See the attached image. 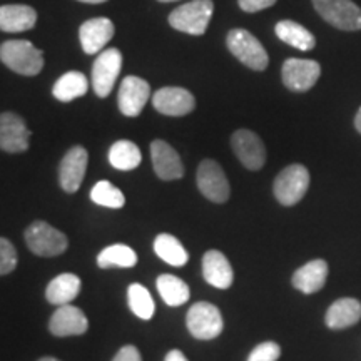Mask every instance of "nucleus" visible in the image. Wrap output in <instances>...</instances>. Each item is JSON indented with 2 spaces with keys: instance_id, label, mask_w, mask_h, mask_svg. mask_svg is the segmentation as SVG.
Wrapping results in <instances>:
<instances>
[{
  "instance_id": "10",
  "label": "nucleus",
  "mask_w": 361,
  "mask_h": 361,
  "mask_svg": "<svg viewBox=\"0 0 361 361\" xmlns=\"http://www.w3.org/2000/svg\"><path fill=\"white\" fill-rule=\"evenodd\" d=\"M283 84L293 92H306L318 82L322 67L310 59H288L283 64Z\"/></svg>"
},
{
  "instance_id": "37",
  "label": "nucleus",
  "mask_w": 361,
  "mask_h": 361,
  "mask_svg": "<svg viewBox=\"0 0 361 361\" xmlns=\"http://www.w3.org/2000/svg\"><path fill=\"white\" fill-rule=\"evenodd\" d=\"M355 128L361 134V107H360L358 114H356V117H355Z\"/></svg>"
},
{
  "instance_id": "21",
  "label": "nucleus",
  "mask_w": 361,
  "mask_h": 361,
  "mask_svg": "<svg viewBox=\"0 0 361 361\" xmlns=\"http://www.w3.org/2000/svg\"><path fill=\"white\" fill-rule=\"evenodd\" d=\"M37 22V12L30 6L22 4H7L0 7V29L4 32H25Z\"/></svg>"
},
{
  "instance_id": "14",
  "label": "nucleus",
  "mask_w": 361,
  "mask_h": 361,
  "mask_svg": "<svg viewBox=\"0 0 361 361\" xmlns=\"http://www.w3.org/2000/svg\"><path fill=\"white\" fill-rule=\"evenodd\" d=\"M149 97H151V85L141 78L128 75L119 87L117 106L124 116L137 117L142 112Z\"/></svg>"
},
{
  "instance_id": "12",
  "label": "nucleus",
  "mask_w": 361,
  "mask_h": 361,
  "mask_svg": "<svg viewBox=\"0 0 361 361\" xmlns=\"http://www.w3.org/2000/svg\"><path fill=\"white\" fill-rule=\"evenodd\" d=\"M89 154L82 146H74L66 152L59 166V184L66 192L79 191L85 171H87Z\"/></svg>"
},
{
  "instance_id": "5",
  "label": "nucleus",
  "mask_w": 361,
  "mask_h": 361,
  "mask_svg": "<svg viewBox=\"0 0 361 361\" xmlns=\"http://www.w3.org/2000/svg\"><path fill=\"white\" fill-rule=\"evenodd\" d=\"M313 7L336 29L346 32L361 30V8L353 0H313Z\"/></svg>"
},
{
  "instance_id": "29",
  "label": "nucleus",
  "mask_w": 361,
  "mask_h": 361,
  "mask_svg": "<svg viewBox=\"0 0 361 361\" xmlns=\"http://www.w3.org/2000/svg\"><path fill=\"white\" fill-rule=\"evenodd\" d=\"M142 154L139 147L130 141H117L111 146L109 162L112 168L119 171H133L141 164Z\"/></svg>"
},
{
  "instance_id": "3",
  "label": "nucleus",
  "mask_w": 361,
  "mask_h": 361,
  "mask_svg": "<svg viewBox=\"0 0 361 361\" xmlns=\"http://www.w3.org/2000/svg\"><path fill=\"white\" fill-rule=\"evenodd\" d=\"M226 45L229 52L238 59L241 64L252 71H264L269 64V57L263 44L246 29H233L228 32Z\"/></svg>"
},
{
  "instance_id": "30",
  "label": "nucleus",
  "mask_w": 361,
  "mask_h": 361,
  "mask_svg": "<svg viewBox=\"0 0 361 361\" xmlns=\"http://www.w3.org/2000/svg\"><path fill=\"white\" fill-rule=\"evenodd\" d=\"M128 301L129 308L133 313L141 319H151L154 316L156 303L152 300L151 293L142 284L133 283L128 290Z\"/></svg>"
},
{
  "instance_id": "7",
  "label": "nucleus",
  "mask_w": 361,
  "mask_h": 361,
  "mask_svg": "<svg viewBox=\"0 0 361 361\" xmlns=\"http://www.w3.org/2000/svg\"><path fill=\"white\" fill-rule=\"evenodd\" d=\"M186 326L197 340H214L223 333L224 323L221 311L214 305L200 301L188 311Z\"/></svg>"
},
{
  "instance_id": "16",
  "label": "nucleus",
  "mask_w": 361,
  "mask_h": 361,
  "mask_svg": "<svg viewBox=\"0 0 361 361\" xmlns=\"http://www.w3.org/2000/svg\"><path fill=\"white\" fill-rule=\"evenodd\" d=\"M152 168L162 180H176L184 176V166L174 147L166 141L156 139L151 142Z\"/></svg>"
},
{
  "instance_id": "9",
  "label": "nucleus",
  "mask_w": 361,
  "mask_h": 361,
  "mask_svg": "<svg viewBox=\"0 0 361 361\" xmlns=\"http://www.w3.org/2000/svg\"><path fill=\"white\" fill-rule=\"evenodd\" d=\"M197 188L202 196L218 204L228 201L231 194L223 168L213 159H204L197 168Z\"/></svg>"
},
{
  "instance_id": "35",
  "label": "nucleus",
  "mask_w": 361,
  "mask_h": 361,
  "mask_svg": "<svg viewBox=\"0 0 361 361\" xmlns=\"http://www.w3.org/2000/svg\"><path fill=\"white\" fill-rule=\"evenodd\" d=\"M112 361H142V356L139 353V350L133 345H126L117 351Z\"/></svg>"
},
{
  "instance_id": "38",
  "label": "nucleus",
  "mask_w": 361,
  "mask_h": 361,
  "mask_svg": "<svg viewBox=\"0 0 361 361\" xmlns=\"http://www.w3.org/2000/svg\"><path fill=\"white\" fill-rule=\"evenodd\" d=\"M79 2H85V4H104L107 0H79Z\"/></svg>"
},
{
  "instance_id": "20",
  "label": "nucleus",
  "mask_w": 361,
  "mask_h": 361,
  "mask_svg": "<svg viewBox=\"0 0 361 361\" xmlns=\"http://www.w3.org/2000/svg\"><path fill=\"white\" fill-rule=\"evenodd\" d=\"M328 279V264L323 259H313L300 269L295 271L291 283L296 290H300L305 295H313L318 293L324 286Z\"/></svg>"
},
{
  "instance_id": "31",
  "label": "nucleus",
  "mask_w": 361,
  "mask_h": 361,
  "mask_svg": "<svg viewBox=\"0 0 361 361\" xmlns=\"http://www.w3.org/2000/svg\"><path fill=\"white\" fill-rule=\"evenodd\" d=\"M90 200L99 206L111 207V209H121L126 204L124 194L109 180H99L90 191Z\"/></svg>"
},
{
  "instance_id": "22",
  "label": "nucleus",
  "mask_w": 361,
  "mask_h": 361,
  "mask_svg": "<svg viewBox=\"0 0 361 361\" xmlns=\"http://www.w3.org/2000/svg\"><path fill=\"white\" fill-rule=\"evenodd\" d=\"M361 319V303L355 298H341L329 306L324 316L326 326L331 329H345Z\"/></svg>"
},
{
  "instance_id": "34",
  "label": "nucleus",
  "mask_w": 361,
  "mask_h": 361,
  "mask_svg": "<svg viewBox=\"0 0 361 361\" xmlns=\"http://www.w3.org/2000/svg\"><path fill=\"white\" fill-rule=\"evenodd\" d=\"M274 4H276V0H238L239 8L247 13L264 11V8L274 6Z\"/></svg>"
},
{
  "instance_id": "39",
  "label": "nucleus",
  "mask_w": 361,
  "mask_h": 361,
  "mask_svg": "<svg viewBox=\"0 0 361 361\" xmlns=\"http://www.w3.org/2000/svg\"><path fill=\"white\" fill-rule=\"evenodd\" d=\"M39 361H61V360H57V358H52V356H44V358H40Z\"/></svg>"
},
{
  "instance_id": "17",
  "label": "nucleus",
  "mask_w": 361,
  "mask_h": 361,
  "mask_svg": "<svg viewBox=\"0 0 361 361\" xmlns=\"http://www.w3.org/2000/svg\"><path fill=\"white\" fill-rule=\"evenodd\" d=\"M116 27L107 17H96V19L85 20L79 29V39L82 51L87 56L102 52L106 44L114 37Z\"/></svg>"
},
{
  "instance_id": "25",
  "label": "nucleus",
  "mask_w": 361,
  "mask_h": 361,
  "mask_svg": "<svg viewBox=\"0 0 361 361\" xmlns=\"http://www.w3.org/2000/svg\"><path fill=\"white\" fill-rule=\"evenodd\" d=\"M89 82L87 78L79 71H69L64 75L57 79V82L54 84L52 94L57 101L61 102H71L74 99H79L87 94Z\"/></svg>"
},
{
  "instance_id": "13",
  "label": "nucleus",
  "mask_w": 361,
  "mask_h": 361,
  "mask_svg": "<svg viewBox=\"0 0 361 361\" xmlns=\"http://www.w3.org/2000/svg\"><path fill=\"white\" fill-rule=\"evenodd\" d=\"M30 133L27 129L25 121L13 112H2L0 116V147L2 151L17 154L29 149Z\"/></svg>"
},
{
  "instance_id": "28",
  "label": "nucleus",
  "mask_w": 361,
  "mask_h": 361,
  "mask_svg": "<svg viewBox=\"0 0 361 361\" xmlns=\"http://www.w3.org/2000/svg\"><path fill=\"white\" fill-rule=\"evenodd\" d=\"M154 251L159 258L171 266H184L188 263L189 256L184 246L180 245L178 238L171 236V234L162 233L154 239Z\"/></svg>"
},
{
  "instance_id": "32",
  "label": "nucleus",
  "mask_w": 361,
  "mask_h": 361,
  "mask_svg": "<svg viewBox=\"0 0 361 361\" xmlns=\"http://www.w3.org/2000/svg\"><path fill=\"white\" fill-rule=\"evenodd\" d=\"M17 266V251L8 239H0V274L12 273Z\"/></svg>"
},
{
  "instance_id": "19",
  "label": "nucleus",
  "mask_w": 361,
  "mask_h": 361,
  "mask_svg": "<svg viewBox=\"0 0 361 361\" xmlns=\"http://www.w3.org/2000/svg\"><path fill=\"white\" fill-rule=\"evenodd\" d=\"M202 276L211 286L219 288V290H228L233 284L234 271L223 252L211 250L202 258Z\"/></svg>"
},
{
  "instance_id": "33",
  "label": "nucleus",
  "mask_w": 361,
  "mask_h": 361,
  "mask_svg": "<svg viewBox=\"0 0 361 361\" xmlns=\"http://www.w3.org/2000/svg\"><path fill=\"white\" fill-rule=\"evenodd\" d=\"M279 356H281V348L278 343L264 341L251 351L247 361H278Z\"/></svg>"
},
{
  "instance_id": "11",
  "label": "nucleus",
  "mask_w": 361,
  "mask_h": 361,
  "mask_svg": "<svg viewBox=\"0 0 361 361\" xmlns=\"http://www.w3.org/2000/svg\"><path fill=\"white\" fill-rule=\"evenodd\" d=\"M231 147L241 164L250 171H259L266 162L264 144L252 130L239 129L233 134Z\"/></svg>"
},
{
  "instance_id": "36",
  "label": "nucleus",
  "mask_w": 361,
  "mask_h": 361,
  "mask_svg": "<svg viewBox=\"0 0 361 361\" xmlns=\"http://www.w3.org/2000/svg\"><path fill=\"white\" fill-rule=\"evenodd\" d=\"M164 361H188V358L180 350H171L169 353L166 355Z\"/></svg>"
},
{
  "instance_id": "1",
  "label": "nucleus",
  "mask_w": 361,
  "mask_h": 361,
  "mask_svg": "<svg viewBox=\"0 0 361 361\" xmlns=\"http://www.w3.org/2000/svg\"><path fill=\"white\" fill-rule=\"evenodd\" d=\"M0 59L8 69L32 78L44 67V54L29 40H6L0 45Z\"/></svg>"
},
{
  "instance_id": "40",
  "label": "nucleus",
  "mask_w": 361,
  "mask_h": 361,
  "mask_svg": "<svg viewBox=\"0 0 361 361\" xmlns=\"http://www.w3.org/2000/svg\"><path fill=\"white\" fill-rule=\"evenodd\" d=\"M159 2H176V0H159Z\"/></svg>"
},
{
  "instance_id": "26",
  "label": "nucleus",
  "mask_w": 361,
  "mask_h": 361,
  "mask_svg": "<svg viewBox=\"0 0 361 361\" xmlns=\"http://www.w3.org/2000/svg\"><path fill=\"white\" fill-rule=\"evenodd\" d=\"M157 291L168 306H180L189 300V286L183 279L173 274H161L156 281Z\"/></svg>"
},
{
  "instance_id": "4",
  "label": "nucleus",
  "mask_w": 361,
  "mask_h": 361,
  "mask_svg": "<svg viewBox=\"0 0 361 361\" xmlns=\"http://www.w3.org/2000/svg\"><path fill=\"white\" fill-rule=\"evenodd\" d=\"M27 247L34 255L42 256V258H54V256L62 255L69 246L67 236L59 229L52 228L45 221H35L25 229L24 233Z\"/></svg>"
},
{
  "instance_id": "18",
  "label": "nucleus",
  "mask_w": 361,
  "mask_h": 361,
  "mask_svg": "<svg viewBox=\"0 0 361 361\" xmlns=\"http://www.w3.org/2000/svg\"><path fill=\"white\" fill-rule=\"evenodd\" d=\"M49 329H51L54 336H59V338L79 336L87 331L89 322L78 306H72L69 303V305L59 306L56 313L51 316Z\"/></svg>"
},
{
  "instance_id": "27",
  "label": "nucleus",
  "mask_w": 361,
  "mask_h": 361,
  "mask_svg": "<svg viewBox=\"0 0 361 361\" xmlns=\"http://www.w3.org/2000/svg\"><path fill=\"white\" fill-rule=\"evenodd\" d=\"M137 263V255L128 245H111L97 256V266L102 269L133 268Z\"/></svg>"
},
{
  "instance_id": "2",
  "label": "nucleus",
  "mask_w": 361,
  "mask_h": 361,
  "mask_svg": "<svg viewBox=\"0 0 361 361\" xmlns=\"http://www.w3.org/2000/svg\"><path fill=\"white\" fill-rule=\"evenodd\" d=\"M214 12L213 0H191L169 13V25L179 32L202 35Z\"/></svg>"
},
{
  "instance_id": "24",
  "label": "nucleus",
  "mask_w": 361,
  "mask_h": 361,
  "mask_svg": "<svg viewBox=\"0 0 361 361\" xmlns=\"http://www.w3.org/2000/svg\"><path fill=\"white\" fill-rule=\"evenodd\" d=\"M278 39L283 40L284 44L291 45L298 51H313L316 47L314 35L310 32L306 27L298 24L295 20H281L274 27Z\"/></svg>"
},
{
  "instance_id": "23",
  "label": "nucleus",
  "mask_w": 361,
  "mask_h": 361,
  "mask_svg": "<svg viewBox=\"0 0 361 361\" xmlns=\"http://www.w3.org/2000/svg\"><path fill=\"white\" fill-rule=\"evenodd\" d=\"M80 293V279L72 273L59 274L47 284L45 298L51 305H69L72 300H75Z\"/></svg>"
},
{
  "instance_id": "15",
  "label": "nucleus",
  "mask_w": 361,
  "mask_h": 361,
  "mask_svg": "<svg viewBox=\"0 0 361 361\" xmlns=\"http://www.w3.org/2000/svg\"><path fill=\"white\" fill-rule=\"evenodd\" d=\"M152 106L164 116H186L196 107V99L188 89L162 87L152 96Z\"/></svg>"
},
{
  "instance_id": "6",
  "label": "nucleus",
  "mask_w": 361,
  "mask_h": 361,
  "mask_svg": "<svg viewBox=\"0 0 361 361\" xmlns=\"http://www.w3.org/2000/svg\"><path fill=\"white\" fill-rule=\"evenodd\" d=\"M310 188V171L303 164L284 168L274 180V196L283 206H295L305 197Z\"/></svg>"
},
{
  "instance_id": "8",
  "label": "nucleus",
  "mask_w": 361,
  "mask_h": 361,
  "mask_svg": "<svg viewBox=\"0 0 361 361\" xmlns=\"http://www.w3.org/2000/svg\"><path fill=\"white\" fill-rule=\"evenodd\" d=\"M123 67V54L119 49H106L99 54L92 66V87L97 97H107L119 78Z\"/></svg>"
}]
</instances>
